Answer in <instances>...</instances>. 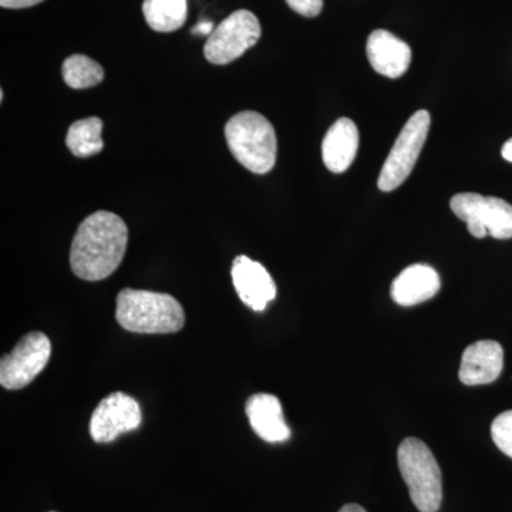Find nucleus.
<instances>
[{"label": "nucleus", "mask_w": 512, "mask_h": 512, "mask_svg": "<svg viewBox=\"0 0 512 512\" xmlns=\"http://www.w3.org/2000/svg\"><path fill=\"white\" fill-rule=\"evenodd\" d=\"M128 242L126 222L109 211H97L80 224L74 235L70 266L83 281L109 278L123 261Z\"/></svg>", "instance_id": "nucleus-1"}, {"label": "nucleus", "mask_w": 512, "mask_h": 512, "mask_svg": "<svg viewBox=\"0 0 512 512\" xmlns=\"http://www.w3.org/2000/svg\"><path fill=\"white\" fill-rule=\"evenodd\" d=\"M116 320L128 332L168 335L184 328L185 313L168 293L126 288L117 295Z\"/></svg>", "instance_id": "nucleus-2"}, {"label": "nucleus", "mask_w": 512, "mask_h": 512, "mask_svg": "<svg viewBox=\"0 0 512 512\" xmlns=\"http://www.w3.org/2000/svg\"><path fill=\"white\" fill-rule=\"evenodd\" d=\"M225 138L232 156L255 174H266L275 167L278 140L275 128L256 111H241L228 120Z\"/></svg>", "instance_id": "nucleus-3"}, {"label": "nucleus", "mask_w": 512, "mask_h": 512, "mask_svg": "<svg viewBox=\"0 0 512 512\" xmlns=\"http://www.w3.org/2000/svg\"><path fill=\"white\" fill-rule=\"evenodd\" d=\"M397 463L417 510L439 511L443 501L441 470L427 444L416 437L403 440L397 450Z\"/></svg>", "instance_id": "nucleus-4"}, {"label": "nucleus", "mask_w": 512, "mask_h": 512, "mask_svg": "<svg viewBox=\"0 0 512 512\" xmlns=\"http://www.w3.org/2000/svg\"><path fill=\"white\" fill-rule=\"evenodd\" d=\"M450 208L473 237L512 238V205L501 198L460 192L451 198Z\"/></svg>", "instance_id": "nucleus-5"}, {"label": "nucleus", "mask_w": 512, "mask_h": 512, "mask_svg": "<svg viewBox=\"0 0 512 512\" xmlns=\"http://www.w3.org/2000/svg\"><path fill=\"white\" fill-rule=\"evenodd\" d=\"M430 121L429 111L420 110L416 111L404 124L380 171L379 180H377L379 190L384 192L396 190L412 174L421 148L429 136Z\"/></svg>", "instance_id": "nucleus-6"}, {"label": "nucleus", "mask_w": 512, "mask_h": 512, "mask_svg": "<svg viewBox=\"0 0 512 512\" xmlns=\"http://www.w3.org/2000/svg\"><path fill=\"white\" fill-rule=\"evenodd\" d=\"M261 37V23L254 13L241 9L222 20L208 36L205 59L215 66H225L254 47Z\"/></svg>", "instance_id": "nucleus-7"}, {"label": "nucleus", "mask_w": 512, "mask_h": 512, "mask_svg": "<svg viewBox=\"0 0 512 512\" xmlns=\"http://www.w3.org/2000/svg\"><path fill=\"white\" fill-rule=\"evenodd\" d=\"M50 356L52 342L45 333H28L0 360V384L8 390L23 389L43 372Z\"/></svg>", "instance_id": "nucleus-8"}, {"label": "nucleus", "mask_w": 512, "mask_h": 512, "mask_svg": "<svg viewBox=\"0 0 512 512\" xmlns=\"http://www.w3.org/2000/svg\"><path fill=\"white\" fill-rule=\"evenodd\" d=\"M143 421L140 404L123 392L101 400L90 419V436L96 443H111L128 431L137 430Z\"/></svg>", "instance_id": "nucleus-9"}, {"label": "nucleus", "mask_w": 512, "mask_h": 512, "mask_svg": "<svg viewBox=\"0 0 512 512\" xmlns=\"http://www.w3.org/2000/svg\"><path fill=\"white\" fill-rule=\"evenodd\" d=\"M231 275L239 299L249 308L262 312L269 302L274 301L276 285L264 265L239 255L232 262Z\"/></svg>", "instance_id": "nucleus-10"}, {"label": "nucleus", "mask_w": 512, "mask_h": 512, "mask_svg": "<svg viewBox=\"0 0 512 512\" xmlns=\"http://www.w3.org/2000/svg\"><path fill=\"white\" fill-rule=\"evenodd\" d=\"M504 366V350L495 340H480L464 350L461 357V383L466 386L490 384L500 377Z\"/></svg>", "instance_id": "nucleus-11"}, {"label": "nucleus", "mask_w": 512, "mask_h": 512, "mask_svg": "<svg viewBox=\"0 0 512 512\" xmlns=\"http://www.w3.org/2000/svg\"><path fill=\"white\" fill-rule=\"evenodd\" d=\"M366 52L373 69L390 79L402 77L412 62L410 46L387 30L379 29L370 33Z\"/></svg>", "instance_id": "nucleus-12"}, {"label": "nucleus", "mask_w": 512, "mask_h": 512, "mask_svg": "<svg viewBox=\"0 0 512 512\" xmlns=\"http://www.w3.org/2000/svg\"><path fill=\"white\" fill-rule=\"evenodd\" d=\"M245 412L252 430L262 440L268 443H284L291 437L282 404L274 394L258 393L249 397Z\"/></svg>", "instance_id": "nucleus-13"}, {"label": "nucleus", "mask_w": 512, "mask_h": 512, "mask_svg": "<svg viewBox=\"0 0 512 512\" xmlns=\"http://www.w3.org/2000/svg\"><path fill=\"white\" fill-rule=\"evenodd\" d=\"M357 148H359V130L355 121L342 117L332 124L323 138V163L332 173H345L355 161Z\"/></svg>", "instance_id": "nucleus-14"}, {"label": "nucleus", "mask_w": 512, "mask_h": 512, "mask_svg": "<svg viewBox=\"0 0 512 512\" xmlns=\"http://www.w3.org/2000/svg\"><path fill=\"white\" fill-rule=\"evenodd\" d=\"M440 276L429 265L416 264L404 269L392 285V298L397 305L413 306L429 301L440 291Z\"/></svg>", "instance_id": "nucleus-15"}, {"label": "nucleus", "mask_w": 512, "mask_h": 512, "mask_svg": "<svg viewBox=\"0 0 512 512\" xmlns=\"http://www.w3.org/2000/svg\"><path fill=\"white\" fill-rule=\"evenodd\" d=\"M143 13L147 25L156 32H175L185 25L188 0H144Z\"/></svg>", "instance_id": "nucleus-16"}, {"label": "nucleus", "mask_w": 512, "mask_h": 512, "mask_svg": "<svg viewBox=\"0 0 512 512\" xmlns=\"http://www.w3.org/2000/svg\"><path fill=\"white\" fill-rule=\"evenodd\" d=\"M101 131H103V121L99 117L74 121L67 131L66 146L73 156L79 158L96 156L104 147Z\"/></svg>", "instance_id": "nucleus-17"}, {"label": "nucleus", "mask_w": 512, "mask_h": 512, "mask_svg": "<svg viewBox=\"0 0 512 512\" xmlns=\"http://www.w3.org/2000/svg\"><path fill=\"white\" fill-rule=\"evenodd\" d=\"M64 83L74 90L90 89L103 82L104 70L96 60L84 55H73L64 60Z\"/></svg>", "instance_id": "nucleus-18"}, {"label": "nucleus", "mask_w": 512, "mask_h": 512, "mask_svg": "<svg viewBox=\"0 0 512 512\" xmlns=\"http://www.w3.org/2000/svg\"><path fill=\"white\" fill-rule=\"evenodd\" d=\"M491 436L495 446L500 448L505 456L512 458V410L501 413L491 424Z\"/></svg>", "instance_id": "nucleus-19"}, {"label": "nucleus", "mask_w": 512, "mask_h": 512, "mask_svg": "<svg viewBox=\"0 0 512 512\" xmlns=\"http://www.w3.org/2000/svg\"><path fill=\"white\" fill-rule=\"evenodd\" d=\"M286 3L305 18H316L323 9V0H286Z\"/></svg>", "instance_id": "nucleus-20"}, {"label": "nucleus", "mask_w": 512, "mask_h": 512, "mask_svg": "<svg viewBox=\"0 0 512 512\" xmlns=\"http://www.w3.org/2000/svg\"><path fill=\"white\" fill-rule=\"evenodd\" d=\"M43 0H0V6L5 9H25L39 5Z\"/></svg>", "instance_id": "nucleus-21"}, {"label": "nucleus", "mask_w": 512, "mask_h": 512, "mask_svg": "<svg viewBox=\"0 0 512 512\" xmlns=\"http://www.w3.org/2000/svg\"><path fill=\"white\" fill-rule=\"evenodd\" d=\"M214 29V25H212L210 20H202V22L192 28L191 32L194 33V35L210 36L211 33L214 32Z\"/></svg>", "instance_id": "nucleus-22"}, {"label": "nucleus", "mask_w": 512, "mask_h": 512, "mask_svg": "<svg viewBox=\"0 0 512 512\" xmlns=\"http://www.w3.org/2000/svg\"><path fill=\"white\" fill-rule=\"evenodd\" d=\"M501 154H503L504 160L510 161V163H512V138L504 144L503 150H501Z\"/></svg>", "instance_id": "nucleus-23"}, {"label": "nucleus", "mask_w": 512, "mask_h": 512, "mask_svg": "<svg viewBox=\"0 0 512 512\" xmlns=\"http://www.w3.org/2000/svg\"><path fill=\"white\" fill-rule=\"evenodd\" d=\"M339 512H367L365 508L360 507V505L357 504H346L343 505L342 508H340Z\"/></svg>", "instance_id": "nucleus-24"}, {"label": "nucleus", "mask_w": 512, "mask_h": 512, "mask_svg": "<svg viewBox=\"0 0 512 512\" xmlns=\"http://www.w3.org/2000/svg\"><path fill=\"white\" fill-rule=\"evenodd\" d=\"M50 512H55V511H50Z\"/></svg>", "instance_id": "nucleus-25"}]
</instances>
